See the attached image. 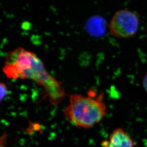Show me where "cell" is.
<instances>
[{
	"mask_svg": "<svg viewBox=\"0 0 147 147\" xmlns=\"http://www.w3.org/2000/svg\"><path fill=\"white\" fill-rule=\"evenodd\" d=\"M8 78L29 79L42 86L53 105L60 103L66 95L64 87L51 76L42 60L33 52L17 48L7 54L3 69Z\"/></svg>",
	"mask_w": 147,
	"mask_h": 147,
	"instance_id": "6da1fadb",
	"label": "cell"
},
{
	"mask_svg": "<svg viewBox=\"0 0 147 147\" xmlns=\"http://www.w3.org/2000/svg\"><path fill=\"white\" fill-rule=\"evenodd\" d=\"M103 98V93L97 96L92 90L88 96L71 95L69 97V104L63 111L65 119L78 128H92L106 114L107 107Z\"/></svg>",
	"mask_w": 147,
	"mask_h": 147,
	"instance_id": "7a4b0ae2",
	"label": "cell"
},
{
	"mask_svg": "<svg viewBox=\"0 0 147 147\" xmlns=\"http://www.w3.org/2000/svg\"><path fill=\"white\" fill-rule=\"evenodd\" d=\"M139 25V17L136 13L129 10H119L110 22V34L121 38L131 37L137 33Z\"/></svg>",
	"mask_w": 147,
	"mask_h": 147,
	"instance_id": "3957f363",
	"label": "cell"
},
{
	"mask_svg": "<svg viewBox=\"0 0 147 147\" xmlns=\"http://www.w3.org/2000/svg\"><path fill=\"white\" fill-rule=\"evenodd\" d=\"M102 147H135L134 142L122 128L115 129L109 137L103 141Z\"/></svg>",
	"mask_w": 147,
	"mask_h": 147,
	"instance_id": "277c9868",
	"label": "cell"
},
{
	"mask_svg": "<svg viewBox=\"0 0 147 147\" xmlns=\"http://www.w3.org/2000/svg\"><path fill=\"white\" fill-rule=\"evenodd\" d=\"M0 100L1 102H2L8 94L7 86L3 82H1L0 84Z\"/></svg>",
	"mask_w": 147,
	"mask_h": 147,
	"instance_id": "5b68a950",
	"label": "cell"
},
{
	"mask_svg": "<svg viewBox=\"0 0 147 147\" xmlns=\"http://www.w3.org/2000/svg\"><path fill=\"white\" fill-rule=\"evenodd\" d=\"M7 135L6 134L3 135L1 137V147H6L5 146L6 141L7 139Z\"/></svg>",
	"mask_w": 147,
	"mask_h": 147,
	"instance_id": "8992f818",
	"label": "cell"
},
{
	"mask_svg": "<svg viewBox=\"0 0 147 147\" xmlns=\"http://www.w3.org/2000/svg\"><path fill=\"white\" fill-rule=\"evenodd\" d=\"M142 86L145 91L147 93V73L145 75L142 79Z\"/></svg>",
	"mask_w": 147,
	"mask_h": 147,
	"instance_id": "52a82bcc",
	"label": "cell"
}]
</instances>
